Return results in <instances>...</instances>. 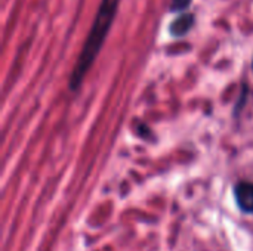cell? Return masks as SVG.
Masks as SVG:
<instances>
[{
    "label": "cell",
    "instance_id": "obj_2",
    "mask_svg": "<svg viewBox=\"0 0 253 251\" xmlns=\"http://www.w3.org/2000/svg\"><path fill=\"white\" fill-rule=\"evenodd\" d=\"M236 203L243 213L253 215V183L239 182L234 188Z\"/></svg>",
    "mask_w": 253,
    "mask_h": 251
},
{
    "label": "cell",
    "instance_id": "obj_3",
    "mask_svg": "<svg viewBox=\"0 0 253 251\" xmlns=\"http://www.w3.org/2000/svg\"><path fill=\"white\" fill-rule=\"evenodd\" d=\"M194 22H196L194 13H191V12H182V13H179V15L170 22V25H169V33H170L172 37H176V38H178V37H184V36H187V34L191 31Z\"/></svg>",
    "mask_w": 253,
    "mask_h": 251
},
{
    "label": "cell",
    "instance_id": "obj_4",
    "mask_svg": "<svg viewBox=\"0 0 253 251\" xmlns=\"http://www.w3.org/2000/svg\"><path fill=\"white\" fill-rule=\"evenodd\" d=\"M193 0H172L170 4V12L173 13H182L184 10H187L190 7Z\"/></svg>",
    "mask_w": 253,
    "mask_h": 251
},
{
    "label": "cell",
    "instance_id": "obj_1",
    "mask_svg": "<svg viewBox=\"0 0 253 251\" xmlns=\"http://www.w3.org/2000/svg\"><path fill=\"white\" fill-rule=\"evenodd\" d=\"M120 6V0H102L99 4V9L96 12L95 21L92 24V28L87 34V38L83 44V49L77 58L76 67L71 71V77L68 81L70 90L76 92L80 89L87 71L93 65L96 56L99 55L107 34L116 19L117 10Z\"/></svg>",
    "mask_w": 253,
    "mask_h": 251
}]
</instances>
